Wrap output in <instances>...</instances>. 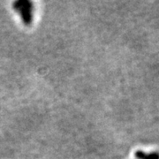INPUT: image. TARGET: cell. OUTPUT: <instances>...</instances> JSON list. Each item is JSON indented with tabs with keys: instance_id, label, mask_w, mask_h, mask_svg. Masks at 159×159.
I'll return each instance as SVG.
<instances>
[{
	"instance_id": "cell-2",
	"label": "cell",
	"mask_w": 159,
	"mask_h": 159,
	"mask_svg": "<svg viewBox=\"0 0 159 159\" xmlns=\"http://www.w3.org/2000/svg\"><path fill=\"white\" fill-rule=\"evenodd\" d=\"M135 157L138 159H159V153H145L142 150H138L135 152Z\"/></svg>"
},
{
	"instance_id": "cell-1",
	"label": "cell",
	"mask_w": 159,
	"mask_h": 159,
	"mask_svg": "<svg viewBox=\"0 0 159 159\" xmlns=\"http://www.w3.org/2000/svg\"><path fill=\"white\" fill-rule=\"evenodd\" d=\"M13 8L20 15L23 22L26 25H29L33 21V3L29 1H16L13 4Z\"/></svg>"
}]
</instances>
